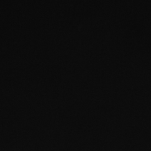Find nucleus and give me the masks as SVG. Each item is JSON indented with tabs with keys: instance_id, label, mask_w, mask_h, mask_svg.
<instances>
[]
</instances>
